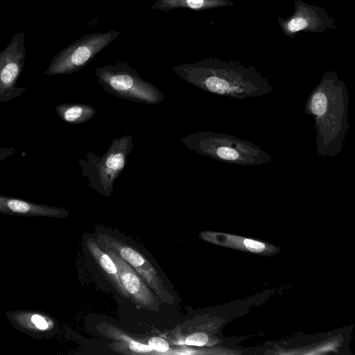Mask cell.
<instances>
[{"label":"cell","mask_w":355,"mask_h":355,"mask_svg":"<svg viewBox=\"0 0 355 355\" xmlns=\"http://www.w3.org/2000/svg\"><path fill=\"white\" fill-rule=\"evenodd\" d=\"M327 98L322 92L315 94L311 103V109L313 112L318 116L322 115L327 110Z\"/></svg>","instance_id":"obj_17"},{"label":"cell","mask_w":355,"mask_h":355,"mask_svg":"<svg viewBox=\"0 0 355 355\" xmlns=\"http://www.w3.org/2000/svg\"><path fill=\"white\" fill-rule=\"evenodd\" d=\"M120 34L116 31L88 33L59 51L45 75H67L80 71Z\"/></svg>","instance_id":"obj_3"},{"label":"cell","mask_w":355,"mask_h":355,"mask_svg":"<svg viewBox=\"0 0 355 355\" xmlns=\"http://www.w3.org/2000/svg\"><path fill=\"white\" fill-rule=\"evenodd\" d=\"M199 236L210 243L246 252L271 255L278 251L275 246L270 243L230 234L207 231L200 232Z\"/></svg>","instance_id":"obj_8"},{"label":"cell","mask_w":355,"mask_h":355,"mask_svg":"<svg viewBox=\"0 0 355 355\" xmlns=\"http://www.w3.org/2000/svg\"><path fill=\"white\" fill-rule=\"evenodd\" d=\"M12 318L19 326L32 331H45L53 325L49 318L39 313L16 312L12 314Z\"/></svg>","instance_id":"obj_14"},{"label":"cell","mask_w":355,"mask_h":355,"mask_svg":"<svg viewBox=\"0 0 355 355\" xmlns=\"http://www.w3.org/2000/svg\"><path fill=\"white\" fill-rule=\"evenodd\" d=\"M103 250L114 261L123 286L136 306L159 311L160 300L144 279L114 250L109 248Z\"/></svg>","instance_id":"obj_7"},{"label":"cell","mask_w":355,"mask_h":355,"mask_svg":"<svg viewBox=\"0 0 355 355\" xmlns=\"http://www.w3.org/2000/svg\"><path fill=\"white\" fill-rule=\"evenodd\" d=\"M95 75L104 90L117 98L148 104L161 101L159 91L125 61L98 67Z\"/></svg>","instance_id":"obj_2"},{"label":"cell","mask_w":355,"mask_h":355,"mask_svg":"<svg viewBox=\"0 0 355 355\" xmlns=\"http://www.w3.org/2000/svg\"><path fill=\"white\" fill-rule=\"evenodd\" d=\"M24 32L15 34L9 44L0 52V102L19 97L26 90L17 82L24 64L26 51Z\"/></svg>","instance_id":"obj_5"},{"label":"cell","mask_w":355,"mask_h":355,"mask_svg":"<svg viewBox=\"0 0 355 355\" xmlns=\"http://www.w3.org/2000/svg\"><path fill=\"white\" fill-rule=\"evenodd\" d=\"M96 329L101 334L114 341L108 345L113 352L126 355L154 354L153 349L148 343L139 341L113 324L103 322L98 324Z\"/></svg>","instance_id":"obj_9"},{"label":"cell","mask_w":355,"mask_h":355,"mask_svg":"<svg viewBox=\"0 0 355 355\" xmlns=\"http://www.w3.org/2000/svg\"><path fill=\"white\" fill-rule=\"evenodd\" d=\"M293 3V13L287 18L277 19L286 35L293 38L300 31L318 33L336 29L334 18L324 8L302 0H294Z\"/></svg>","instance_id":"obj_6"},{"label":"cell","mask_w":355,"mask_h":355,"mask_svg":"<svg viewBox=\"0 0 355 355\" xmlns=\"http://www.w3.org/2000/svg\"><path fill=\"white\" fill-rule=\"evenodd\" d=\"M0 211L10 215L55 218H64L69 214L68 211L64 208L35 204L3 196H0Z\"/></svg>","instance_id":"obj_10"},{"label":"cell","mask_w":355,"mask_h":355,"mask_svg":"<svg viewBox=\"0 0 355 355\" xmlns=\"http://www.w3.org/2000/svg\"><path fill=\"white\" fill-rule=\"evenodd\" d=\"M177 343L179 345L202 347L207 345H211L209 343H212V342L207 334L202 331H198L189 334L184 340L178 341Z\"/></svg>","instance_id":"obj_16"},{"label":"cell","mask_w":355,"mask_h":355,"mask_svg":"<svg viewBox=\"0 0 355 355\" xmlns=\"http://www.w3.org/2000/svg\"><path fill=\"white\" fill-rule=\"evenodd\" d=\"M234 4V3L231 0H157L151 6V8L166 12L180 8L204 10L230 6Z\"/></svg>","instance_id":"obj_12"},{"label":"cell","mask_w":355,"mask_h":355,"mask_svg":"<svg viewBox=\"0 0 355 355\" xmlns=\"http://www.w3.org/2000/svg\"><path fill=\"white\" fill-rule=\"evenodd\" d=\"M236 352L231 350L221 351V349H216L215 351L211 349H196L193 348H189L187 347H180L177 349H171L166 353V354H183V355H193V354H236Z\"/></svg>","instance_id":"obj_15"},{"label":"cell","mask_w":355,"mask_h":355,"mask_svg":"<svg viewBox=\"0 0 355 355\" xmlns=\"http://www.w3.org/2000/svg\"><path fill=\"white\" fill-rule=\"evenodd\" d=\"M132 148V137L126 135L113 139L107 150L101 156L89 151L86 159L78 161L82 175L87 180L89 187L110 197L114 182L123 172Z\"/></svg>","instance_id":"obj_1"},{"label":"cell","mask_w":355,"mask_h":355,"mask_svg":"<svg viewBox=\"0 0 355 355\" xmlns=\"http://www.w3.org/2000/svg\"><path fill=\"white\" fill-rule=\"evenodd\" d=\"M96 242L102 249H112L127 261L144 279L160 301L171 304L173 303V297L164 286L161 277L137 250L121 240L104 234H99L96 236Z\"/></svg>","instance_id":"obj_4"},{"label":"cell","mask_w":355,"mask_h":355,"mask_svg":"<svg viewBox=\"0 0 355 355\" xmlns=\"http://www.w3.org/2000/svg\"><path fill=\"white\" fill-rule=\"evenodd\" d=\"M55 112L64 122L81 124L91 120L96 115V110L86 103H64L56 105Z\"/></svg>","instance_id":"obj_13"},{"label":"cell","mask_w":355,"mask_h":355,"mask_svg":"<svg viewBox=\"0 0 355 355\" xmlns=\"http://www.w3.org/2000/svg\"><path fill=\"white\" fill-rule=\"evenodd\" d=\"M217 155L225 160H236L239 157V153L234 148L228 146L220 147L216 150Z\"/></svg>","instance_id":"obj_19"},{"label":"cell","mask_w":355,"mask_h":355,"mask_svg":"<svg viewBox=\"0 0 355 355\" xmlns=\"http://www.w3.org/2000/svg\"><path fill=\"white\" fill-rule=\"evenodd\" d=\"M86 245L105 277L121 296L125 299H130V296L120 279L116 266L110 256L93 239H88Z\"/></svg>","instance_id":"obj_11"},{"label":"cell","mask_w":355,"mask_h":355,"mask_svg":"<svg viewBox=\"0 0 355 355\" xmlns=\"http://www.w3.org/2000/svg\"><path fill=\"white\" fill-rule=\"evenodd\" d=\"M154 350V354H166L170 349L169 343L159 336H153L147 343Z\"/></svg>","instance_id":"obj_18"}]
</instances>
